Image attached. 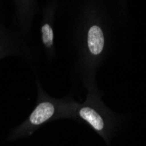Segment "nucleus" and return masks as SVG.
<instances>
[{
  "label": "nucleus",
  "instance_id": "nucleus-3",
  "mask_svg": "<svg viewBox=\"0 0 146 146\" xmlns=\"http://www.w3.org/2000/svg\"><path fill=\"white\" fill-rule=\"evenodd\" d=\"M88 47L90 54L99 55L104 47V36L98 25H93L88 33Z\"/></svg>",
  "mask_w": 146,
  "mask_h": 146
},
{
  "label": "nucleus",
  "instance_id": "nucleus-1",
  "mask_svg": "<svg viewBox=\"0 0 146 146\" xmlns=\"http://www.w3.org/2000/svg\"><path fill=\"white\" fill-rule=\"evenodd\" d=\"M39 97L41 100L38 101L28 119L16 130L17 136L29 135L52 118L70 115L74 110V102H62L45 98L46 96H42V94L39 95Z\"/></svg>",
  "mask_w": 146,
  "mask_h": 146
},
{
  "label": "nucleus",
  "instance_id": "nucleus-4",
  "mask_svg": "<svg viewBox=\"0 0 146 146\" xmlns=\"http://www.w3.org/2000/svg\"><path fill=\"white\" fill-rule=\"evenodd\" d=\"M42 41L46 47L50 48L54 45V31L49 24H45L41 27Z\"/></svg>",
  "mask_w": 146,
  "mask_h": 146
},
{
  "label": "nucleus",
  "instance_id": "nucleus-2",
  "mask_svg": "<svg viewBox=\"0 0 146 146\" xmlns=\"http://www.w3.org/2000/svg\"><path fill=\"white\" fill-rule=\"evenodd\" d=\"M76 115L82 120L87 122L93 129L96 131H102L104 129L105 123L101 115L92 107L86 105L77 106L75 105Z\"/></svg>",
  "mask_w": 146,
  "mask_h": 146
},
{
  "label": "nucleus",
  "instance_id": "nucleus-5",
  "mask_svg": "<svg viewBox=\"0 0 146 146\" xmlns=\"http://www.w3.org/2000/svg\"><path fill=\"white\" fill-rule=\"evenodd\" d=\"M0 55H1V46H0Z\"/></svg>",
  "mask_w": 146,
  "mask_h": 146
}]
</instances>
